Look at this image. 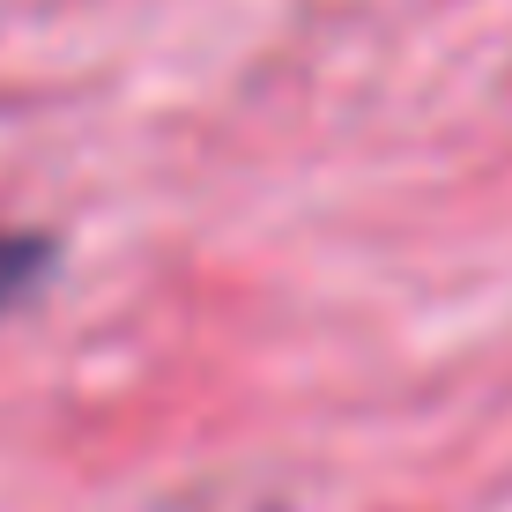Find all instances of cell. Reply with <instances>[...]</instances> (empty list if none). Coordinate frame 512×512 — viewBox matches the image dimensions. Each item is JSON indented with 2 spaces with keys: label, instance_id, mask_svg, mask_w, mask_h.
<instances>
[{
  "label": "cell",
  "instance_id": "obj_1",
  "mask_svg": "<svg viewBox=\"0 0 512 512\" xmlns=\"http://www.w3.org/2000/svg\"><path fill=\"white\" fill-rule=\"evenodd\" d=\"M52 268V245L30 238V231H0V312L15 305V297H30Z\"/></svg>",
  "mask_w": 512,
  "mask_h": 512
}]
</instances>
